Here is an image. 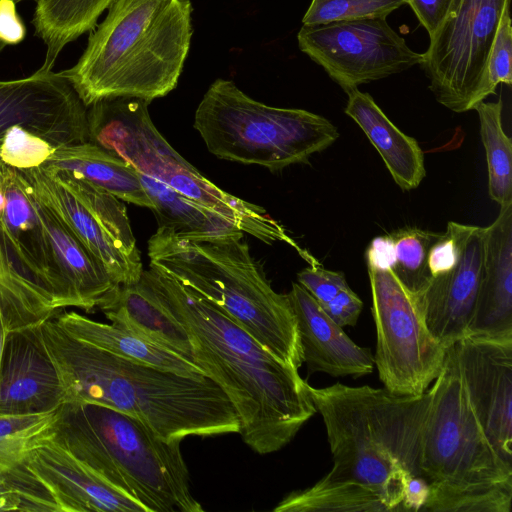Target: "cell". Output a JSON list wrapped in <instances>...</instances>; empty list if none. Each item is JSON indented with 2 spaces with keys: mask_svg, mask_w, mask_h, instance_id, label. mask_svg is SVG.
I'll list each match as a JSON object with an SVG mask.
<instances>
[{
  "mask_svg": "<svg viewBox=\"0 0 512 512\" xmlns=\"http://www.w3.org/2000/svg\"><path fill=\"white\" fill-rule=\"evenodd\" d=\"M140 279L186 330L193 361L234 406L244 443L262 455L285 447L317 412L298 369L169 275L150 266Z\"/></svg>",
  "mask_w": 512,
  "mask_h": 512,
  "instance_id": "obj_1",
  "label": "cell"
},
{
  "mask_svg": "<svg viewBox=\"0 0 512 512\" xmlns=\"http://www.w3.org/2000/svg\"><path fill=\"white\" fill-rule=\"evenodd\" d=\"M40 328L65 402L124 412L166 440L239 432L234 406L209 377L184 376L116 356L75 338L52 318Z\"/></svg>",
  "mask_w": 512,
  "mask_h": 512,
  "instance_id": "obj_2",
  "label": "cell"
},
{
  "mask_svg": "<svg viewBox=\"0 0 512 512\" xmlns=\"http://www.w3.org/2000/svg\"><path fill=\"white\" fill-rule=\"evenodd\" d=\"M192 11L190 0H114L78 61L60 73L86 107L164 97L176 88L189 53Z\"/></svg>",
  "mask_w": 512,
  "mask_h": 512,
  "instance_id": "obj_3",
  "label": "cell"
},
{
  "mask_svg": "<svg viewBox=\"0 0 512 512\" xmlns=\"http://www.w3.org/2000/svg\"><path fill=\"white\" fill-rule=\"evenodd\" d=\"M321 414L334 464L324 476L378 492L389 512L403 511L404 488L420 476L419 456L432 391L397 395L385 388L336 383L308 386Z\"/></svg>",
  "mask_w": 512,
  "mask_h": 512,
  "instance_id": "obj_4",
  "label": "cell"
},
{
  "mask_svg": "<svg viewBox=\"0 0 512 512\" xmlns=\"http://www.w3.org/2000/svg\"><path fill=\"white\" fill-rule=\"evenodd\" d=\"M146 512H201L182 440H166L136 417L103 405L65 402L45 436Z\"/></svg>",
  "mask_w": 512,
  "mask_h": 512,
  "instance_id": "obj_5",
  "label": "cell"
},
{
  "mask_svg": "<svg viewBox=\"0 0 512 512\" xmlns=\"http://www.w3.org/2000/svg\"><path fill=\"white\" fill-rule=\"evenodd\" d=\"M244 234L194 241L158 227L148 240L150 266L205 298L276 357L299 369L303 357L289 298L272 288Z\"/></svg>",
  "mask_w": 512,
  "mask_h": 512,
  "instance_id": "obj_6",
  "label": "cell"
},
{
  "mask_svg": "<svg viewBox=\"0 0 512 512\" xmlns=\"http://www.w3.org/2000/svg\"><path fill=\"white\" fill-rule=\"evenodd\" d=\"M419 469L429 486L421 511L510 512L512 466L490 444L471 408L454 345L435 379Z\"/></svg>",
  "mask_w": 512,
  "mask_h": 512,
  "instance_id": "obj_7",
  "label": "cell"
},
{
  "mask_svg": "<svg viewBox=\"0 0 512 512\" xmlns=\"http://www.w3.org/2000/svg\"><path fill=\"white\" fill-rule=\"evenodd\" d=\"M148 104L136 98H114L90 105L89 141L221 215L244 233L266 244L287 243L305 259H312L264 208L222 190L176 152L152 122Z\"/></svg>",
  "mask_w": 512,
  "mask_h": 512,
  "instance_id": "obj_8",
  "label": "cell"
},
{
  "mask_svg": "<svg viewBox=\"0 0 512 512\" xmlns=\"http://www.w3.org/2000/svg\"><path fill=\"white\" fill-rule=\"evenodd\" d=\"M193 126L214 156L271 171L305 163L339 137L337 128L323 116L266 105L226 79L209 86Z\"/></svg>",
  "mask_w": 512,
  "mask_h": 512,
  "instance_id": "obj_9",
  "label": "cell"
},
{
  "mask_svg": "<svg viewBox=\"0 0 512 512\" xmlns=\"http://www.w3.org/2000/svg\"><path fill=\"white\" fill-rule=\"evenodd\" d=\"M510 0H453L420 64L436 100L453 112L472 110L493 94L487 63Z\"/></svg>",
  "mask_w": 512,
  "mask_h": 512,
  "instance_id": "obj_10",
  "label": "cell"
},
{
  "mask_svg": "<svg viewBox=\"0 0 512 512\" xmlns=\"http://www.w3.org/2000/svg\"><path fill=\"white\" fill-rule=\"evenodd\" d=\"M368 275L379 378L394 394L421 395L440 374L447 348L428 330L416 296L390 269L368 268Z\"/></svg>",
  "mask_w": 512,
  "mask_h": 512,
  "instance_id": "obj_11",
  "label": "cell"
},
{
  "mask_svg": "<svg viewBox=\"0 0 512 512\" xmlns=\"http://www.w3.org/2000/svg\"><path fill=\"white\" fill-rule=\"evenodd\" d=\"M299 48L346 93L420 65L423 54L409 48L386 18L303 25Z\"/></svg>",
  "mask_w": 512,
  "mask_h": 512,
  "instance_id": "obj_12",
  "label": "cell"
},
{
  "mask_svg": "<svg viewBox=\"0 0 512 512\" xmlns=\"http://www.w3.org/2000/svg\"><path fill=\"white\" fill-rule=\"evenodd\" d=\"M14 125L56 148L89 141L87 107L53 69L40 67L27 77L0 80V138Z\"/></svg>",
  "mask_w": 512,
  "mask_h": 512,
  "instance_id": "obj_13",
  "label": "cell"
},
{
  "mask_svg": "<svg viewBox=\"0 0 512 512\" xmlns=\"http://www.w3.org/2000/svg\"><path fill=\"white\" fill-rule=\"evenodd\" d=\"M454 348L475 417L494 450L512 466V337L467 335Z\"/></svg>",
  "mask_w": 512,
  "mask_h": 512,
  "instance_id": "obj_14",
  "label": "cell"
},
{
  "mask_svg": "<svg viewBox=\"0 0 512 512\" xmlns=\"http://www.w3.org/2000/svg\"><path fill=\"white\" fill-rule=\"evenodd\" d=\"M41 324L8 331L0 364V415L55 412L65 402Z\"/></svg>",
  "mask_w": 512,
  "mask_h": 512,
  "instance_id": "obj_15",
  "label": "cell"
},
{
  "mask_svg": "<svg viewBox=\"0 0 512 512\" xmlns=\"http://www.w3.org/2000/svg\"><path fill=\"white\" fill-rule=\"evenodd\" d=\"M485 227L471 226L456 266L432 277L417 298L423 320L445 348L467 335L483 274Z\"/></svg>",
  "mask_w": 512,
  "mask_h": 512,
  "instance_id": "obj_16",
  "label": "cell"
},
{
  "mask_svg": "<svg viewBox=\"0 0 512 512\" xmlns=\"http://www.w3.org/2000/svg\"><path fill=\"white\" fill-rule=\"evenodd\" d=\"M0 227L18 266L53 297L58 309L72 307L29 185L21 172L12 167Z\"/></svg>",
  "mask_w": 512,
  "mask_h": 512,
  "instance_id": "obj_17",
  "label": "cell"
},
{
  "mask_svg": "<svg viewBox=\"0 0 512 512\" xmlns=\"http://www.w3.org/2000/svg\"><path fill=\"white\" fill-rule=\"evenodd\" d=\"M23 462L51 493L60 512H146L46 437Z\"/></svg>",
  "mask_w": 512,
  "mask_h": 512,
  "instance_id": "obj_18",
  "label": "cell"
},
{
  "mask_svg": "<svg viewBox=\"0 0 512 512\" xmlns=\"http://www.w3.org/2000/svg\"><path fill=\"white\" fill-rule=\"evenodd\" d=\"M33 195L48 206L101 262L118 285L137 283L143 272L142 260L128 254L103 222L44 167L18 169Z\"/></svg>",
  "mask_w": 512,
  "mask_h": 512,
  "instance_id": "obj_19",
  "label": "cell"
},
{
  "mask_svg": "<svg viewBox=\"0 0 512 512\" xmlns=\"http://www.w3.org/2000/svg\"><path fill=\"white\" fill-rule=\"evenodd\" d=\"M293 309L308 371L333 377H361L373 370L370 349L352 341L299 283H292L287 294Z\"/></svg>",
  "mask_w": 512,
  "mask_h": 512,
  "instance_id": "obj_20",
  "label": "cell"
},
{
  "mask_svg": "<svg viewBox=\"0 0 512 512\" xmlns=\"http://www.w3.org/2000/svg\"><path fill=\"white\" fill-rule=\"evenodd\" d=\"M467 335L512 337V202L485 227L483 274Z\"/></svg>",
  "mask_w": 512,
  "mask_h": 512,
  "instance_id": "obj_21",
  "label": "cell"
},
{
  "mask_svg": "<svg viewBox=\"0 0 512 512\" xmlns=\"http://www.w3.org/2000/svg\"><path fill=\"white\" fill-rule=\"evenodd\" d=\"M30 192L70 295L72 307L87 312L95 309L118 284L76 234L48 206L37 199L31 189Z\"/></svg>",
  "mask_w": 512,
  "mask_h": 512,
  "instance_id": "obj_22",
  "label": "cell"
},
{
  "mask_svg": "<svg viewBox=\"0 0 512 512\" xmlns=\"http://www.w3.org/2000/svg\"><path fill=\"white\" fill-rule=\"evenodd\" d=\"M98 308L112 324L193 361L186 330L143 280L117 285L101 300Z\"/></svg>",
  "mask_w": 512,
  "mask_h": 512,
  "instance_id": "obj_23",
  "label": "cell"
},
{
  "mask_svg": "<svg viewBox=\"0 0 512 512\" xmlns=\"http://www.w3.org/2000/svg\"><path fill=\"white\" fill-rule=\"evenodd\" d=\"M347 95L345 113L376 148L396 184L405 191L417 188L426 174L418 142L398 129L370 94L354 89Z\"/></svg>",
  "mask_w": 512,
  "mask_h": 512,
  "instance_id": "obj_24",
  "label": "cell"
},
{
  "mask_svg": "<svg viewBox=\"0 0 512 512\" xmlns=\"http://www.w3.org/2000/svg\"><path fill=\"white\" fill-rule=\"evenodd\" d=\"M55 320L75 338L116 356L184 376H206L193 361L112 323L95 321L74 311L60 313Z\"/></svg>",
  "mask_w": 512,
  "mask_h": 512,
  "instance_id": "obj_25",
  "label": "cell"
},
{
  "mask_svg": "<svg viewBox=\"0 0 512 512\" xmlns=\"http://www.w3.org/2000/svg\"><path fill=\"white\" fill-rule=\"evenodd\" d=\"M43 165L79 175L121 201L151 210L154 207L140 173L126 160L90 141L55 148Z\"/></svg>",
  "mask_w": 512,
  "mask_h": 512,
  "instance_id": "obj_26",
  "label": "cell"
},
{
  "mask_svg": "<svg viewBox=\"0 0 512 512\" xmlns=\"http://www.w3.org/2000/svg\"><path fill=\"white\" fill-rule=\"evenodd\" d=\"M114 0H38L32 23L45 47L43 69L52 70L63 49L98 24Z\"/></svg>",
  "mask_w": 512,
  "mask_h": 512,
  "instance_id": "obj_27",
  "label": "cell"
},
{
  "mask_svg": "<svg viewBox=\"0 0 512 512\" xmlns=\"http://www.w3.org/2000/svg\"><path fill=\"white\" fill-rule=\"evenodd\" d=\"M140 179L153 202L152 211L158 227L168 228L176 235L194 241L243 232L221 215L195 203L158 180L142 173Z\"/></svg>",
  "mask_w": 512,
  "mask_h": 512,
  "instance_id": "obj_28",
  "label": "cell"
},
{
  "mask_svg": "<svg viewBox=\"0 0 512 512\" xmlns=\"http://www.w3.org/2000/svg\"><path fill=\"white\" fill-rule=\"evenodd\" d=\"M275 512H389L382 496L363 485L322 477L311 487L289 493Z\"/></svg>",
  "mask_w": 512,
  "mask_h": 512,
  "instance_id": "obj_29",
  "label": "cell"
},
{
  "mask_svg": "<svg viewBox=\"0 0 512 512\" xmlns=\"http://www.w3.org/2000/svg\"><path fill=\"white\" fill-rule=\"evenodd\" d=\"M502 100L474 106L480 123L488 169L490 198L501 206L512 202V140L502 127Z\"/></svg>",
  "mask_w": 512,
  "mask_h": 512,
  "instance_id": "obj_30",
  "label": "cell"
},
{
  "mask_svg": "<svg viewBox=\"0 0 512 512\" xmlns=\"http://www.w3.org/2000/svg\"><path fill=\"white\" fill-rule=\"evenodd\" d=\"M0 297L6 299L25 326L41 324L59 310L53 297L18 266L1 227Z\"/></svg>",
  "mask_w": 512,
  "mask_h": 512,
  "instance_id": "obj_31",
  "label": "cell"
},
{
  "mask_svg": "<svg viewBox=\"0 0 512 512\" xmlns=\"http://www.w3.org/2000/svg\"><path fill=\"white\" fill-rule=\"evenodd\" d=\"M41 166L94 212L122 249L141 259L126 207L119 198L72 172Z\"/></svg>",
  "mask_w": 512,
  "mask_h": 512,
  "instance_id": "obj_32",
  "label": "cell"
},
{
  "mask_svg": "<svg viewBox=\"0 0 512 512\" xmlns=\"http://www.w3.org/2000/svg\"><path fill=\"white\" fill-rule=\"evenodd\" d=\"M394 240L395 261L391 271L414 295H419L432 276L428 269L429 250L439 233L405 227L390 233Z\"/></svg>",
  "mask_w": 512,
  "mask_h": 512,
  "instance_id": "obj_33",
  "label": "cell"
},
{
  "mask_svg": "<svg viewBox=\"0 0 512 512\" xmlns=\"http://www.w3.org/2000/svg\"><path fill=\"white\" fill-rule=\"evenodd\" d=\"M60 512L47 488L23 463L0 468V512Z\"/></svg>",
  "mask_w": 512,
  "mask_h": 512,
  "instance_id": "obj_34",
  "label": "cell"
},
{
  "mask_svg": "<svg viewBox=\"0 0 512 512\" xmlns=\"http://www.w3.org/2000/svg\"><path fill=\"white\" fill-rule=\"evenodd\" d=\"M56 411L39 415H0V468L23 463L27 453L46 436Z\"/></svg>",
  "mask_w": 512,
  "mask_h": 512,
  "instance_id": "obj_35",
  "label": "cell"
},
{
  "mask_svg": "<svg viewBox=\"0 0 512 512\" xmlns=\"http://www.w3.org/2000/svg\"><path fill=\"white\" fill-rule=\"evenodd\" d=\"M406 0H312L303 25H321L338 21L386 18Z\"/></svg>",
  "mask_w": 512,
  "mask_h": 512,
  "instance_id": "obj_36",
  "label": "cell"
},
{
  "mask_svg": "<svg viewBox=\"0 0 512 512\" xmlns=\"http://www.w3.org/2000/svg\"><path fill=\"white\" fill-rule=\"evenodd\" d=\"M55 148L23 126L14 125L3 135L0 159L15 169L36 168L46 163Z\"/></svg>",
  "mask_w": 512,
  "mask_h": 512,
  "instance_id": "obj_37",
  "label": "cell"
},
{
  "mask_svg": "<svg viewBox=\"0 0 512 512\" xmlns=\"http://www.w3.org/2000/svg\"><path fill=\"white\" fill-rule=\"evenodd\" d=\"M512 26L510 17V3L504 8L500 17L496 35L494 37L488 63L487 78L488 84L495 93L500 83L508 86L512 83Z\"/></svg>",
  "mask_w": 512,
  "mask_h": 512,
  "instance_id": "obj_38",
  "label": "cell"
},
{
  "mask_svg": "<svg viewBox=\"0 0 512 512\" xmlns=\"http://www.w3.org/2000/svg\"><path fill=\"white\" fill-rule=\"evenodd\" d=\"M470 225L448 222L447 228L432 244L428 253V269L432 277L452 270L459 261Z\"/></svg>",
  "mask_w": 512,
  "mask_h": 512,
  "instance_id": "obj_39",
  "label": "cell"
},
{
  "mask_svg": "<svg viewBox=\"0 0 512 512\" xmlns=\"http://www.w3.org/2000/svg\"><path fill=\"white\" fill-rule=\"evenodd\" d=\"M297 280L321 306L348 287L342 272L324 269L319 264H312L300 271Z\"/></svg>",
  "mask_w": 512,
  "mask_h": 512,
  "instance_id": "obj_40",
  "label": "cell"
},
{
  "mask_svg": "<svg viewBox=\"0 0 512 512\" xmlns=\"http://www.w3.org/2000/svg\"><path fill=\"white\" fill-rule=\"evenodd\" d=\"M328 316L339 326H354L361 314L363 303L348 286L321 306Z\"/></svg>",
  "mask_w": 512,
  "mask_h": 512,
  "instance_id": "obj_41",
  "label": "cell"
},
{
  "mask_svg": "<svg viewBox=\"0 0 512 512\" xmlns=\"http://www.w3.org/2000/svg\"><path fill=\"white\" fill-rule=\"evenodd\" d=\"M453 0H406L429 37H433L444 21Z\"/></svg>",
  "mask_w": 512,
  "mask_h": 512,
  "instance_id": "obj_42",
  "label": "cell"
},
{
  "mask_svg": "<svg viewBox=\"0 0 512 512\" xmlns=\"http://www.w3.org/2000/svg\"><path fill=\"white\" fill-rule=\"evenodd\" d=\"M16 4L14 0H0V41L5 45L19 44L26 36Z\"/></svg>",
  "mask_w": 512,
  "mask_h": 512,
  "instance_id": "obj_43",
  "label": "cell"
},
{
  "mask_svg": "<svg viewBox=\"0 0 512 512\" xmlns=\"http://www.w3.org/2000/svg\"><path fill=\"white\" fill-rule=\"evenodd\" d=\"M367 266L371 269L386 270L394 265L395 249L391 234L375 237L366 251Z\"/></svg>",
  "mask_w": 512,
  "mask_h": 512,
  "instance_id": "obj_44",
  "label": "cell"
},
{
  "mask_svg": "<svg viewBox=\"0 0 512 512\" xmlns=\"http://www.w3.org/2000/svg\"><path fill=\"white\" fill-rule=\"evenodd\" d=\"M429 495V486L421 476H410L405 484L403 511H421Z\"/></svg>",
  "mask_w": 512,
  "mask_h": 512,
  "instance_id": "obj_45",
  "label": "cell"
},
{
  "mask_svg": "<svg viewBox=\"0 0 512 512\" xmlns=\"http://www.w3.org/2000/svg\"><path fill=\"white\" fill-rule=\"evenodd\" d=\"M26 327L5 298L0 297V364L8 331Z\"/></svg>",
  "mask_w": 512,
  "mask_h": 512,
  "instance_id": "obj_46",
  "label": "cell"
},
{
  "mask_svg": "<svg viewBox=\"0 0 512 512\" xmlns=\"http://www.w3.org/2000/svg\"><path fill=\"white\" fill-rule=\"evenodd\" d=\"M16 3H19V2H22V1H27V0H14ZM6 45L3 44L1 41H0V53L3 51L4 47Z\"/></svg>",
  "mask_w": 512,
  "mask_h": 512,
  "instance_id": "obj_47",
  "label": "cell"
},
{
  "mask_svg": "<svg viewBox=\"0 0 512 512\" xmlns=\"http://www.w3.org/2000/svg\"><path fill=\"white\" fill-rule=\"evenodd\" d=\"M32 1H35V2H37L38 0H32Z\"/></svg>",
  "mask_w": 512,
  "mask_h": 512,
  "instance_id": "obj_48",
  "label": "cell"
}]
</instances>
